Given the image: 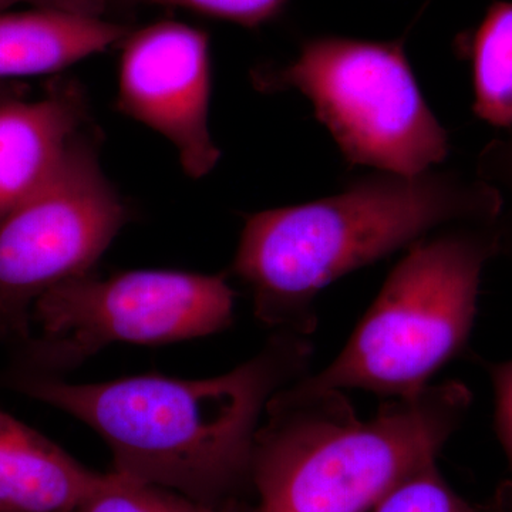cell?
<instances>
[{"label": "cell", "mask_w": 512, "mask_h": 512, "mask_svg": "<svg viewBox=\"0 0 512 512\" xmlns=\"http://www.w3.org/2000/svg\"><path fill=\"white\" fill-rule=\"evenodd\" d=\"M309 336L272 332L262 349L225 375H163L103 383L9 372L6 384L96 431L113 473L211 505L247 501L256 433L279 390L309 375Z\"/></svg>", "instance_id": "obj_1"}, {"label": "cell", "mask_w": 512, "mask_h": 512, "mask_svg": "<svg viewBox=\"0 0 512 512\" xmlns=\"http://www.w3.org/2000/svg\"><path fill=\"white\" fill-rule=\"evenodd\" d=\"M501 195L456 171H376L322 200L251 215L232 262L256 320L272 332L312 335L320 291L456 224H497Z\"/></svg>", "instance_id": "obj_2"}, {"label": "cell", "mask_w": 512, "mask_h": 512, "mask_svg": "<svg viewBox=\"0 0 512 512\" xmlns=\"http://www.w3.org/2000/svg\"><path fill=\"white\" fill-rule=\"evenodd\" d=\"M464 384H429L360 420L342 390L296 380L269 400L252 461L255 512H369L463 423Z\"/></svg>", "instance_id": "obj_3"}, {"label": "cell", "mask_w": 512, "mask_h": 512, "mask_svg": "<svg viewBox=\"0 0 512 512\" xmlns=\"http://www.w3.org/2000/svg\"><path fill=\"white\" fill-rule=\"evenodd\" d=\"M503 251L497 224H456L396 264L348 343L313 383L404 399L466 346L485 265Z\"/></svg>", "instance_id": "obj_4"}, {"label": "cell", "mask_w": 512, "mask_h": 512, "mask_svg": "<svg viewBox=\"0 0 512 512\" xmlns=\"http://www.w3.org/2000/svg\"><path fill=\"white\" fill-rule=\"evenodd\" d=\"M252 82L259 92L296 90L308 97L350 164L417 175L450 151L399 40L316 37L291 63L256 70Z\"/></svg>", "instance_id": "obj_5"}, {"label": "cell", "mask_w": 512, "mask_h": 512, "mask_svg": "<svg viewBox=\"0 0 512 512\" xmlns=\"http://www.w3.org/2000/svg\"><path fill=\"white\" fill-rule=\"evenodd\" d=\"M227 275L143 269L90 274L45 293L32 311L39 328L10 372L62 377L113 343L165 345L214 335L234 320Z\"/></svg>", "instance_id": "obj_6"}, {"label": "cell", "mask_w": 512, "mask_h": 512, "mask_svg": "<svg viewBox=\"0 0 512 512\" xmlns=\"http://www.w3.org/2000/svg\"><path fill=\"white\" fill-rule=\"evenodd\" d=\"M83 131L42 187L0 217V340L32 336L36 302L90 274L130 211Z\"/></svg>", "instance_id": "obj_7"}, {"label": "cell", "mask_w": 512, "mask_h": 512, "mask_svg": "<svg viewBox=\"0 0 512 512\" xmlns=\"http://www.w3.org/2000/svg\"><path fill=\"white\" fill-rule=\"evenodd\" d=\"M120 113L171 141L191 178L210 174L221 158L212 140L210 39L174 20L153 23L123 40Z\"/></svg>", "instance_id": "obj_8"}, {"label": "cell", "mask_w": 512, "mask_h": 512, "mask_svg": "<svg viewBox=\"0 0 512 512\" xmlns=\"http://www.w3.org/2000/svg\"><path fill=\"white\" fill-rule=\"evenodd\" d=\"M87 119L86 93L74 80L36 100L0 96V217L49 180Z\"/></svg>", "instance_id": "obj_9"}, {"label": "cell", "mask_w": 512, "mask_h": 512, "mask_svg": "<svg viewBox=\"0 0 512 512\" xmlns=\"http://www.w3.org/2000/svg\"><path fill=\"white\" fill-rule=\"evenodd\" d=\"M106 478L0 410V512H74Z\"/></svg>", "instance_id": "obj_10"}, {"label": "cell", "mask_w": 512, "mask_h": 512, "mask_svg": "<svg viewBox=\"0 0 512 512\" xmlns=\"http://www.w3.org/2000/svg\"><path fill=\"white\" fill-rule=\"evenodd\" d=\"M128 33L127 26L72 10L0 12V79L62 72Z\"/></svg>", "instance_id": "obj_11"}, {"label": "cell", "mask_w": 512, "mask_h": 512, "mask_svg": "<svg viewBox=\"0 0 512 512\" xmlns=\"http://www.w3.org/2000/svg\"><path fill=\"white\" fill-rule=\"evenodd\" d=\"M474 113L495 127L512 126V3L497 2L471 43Z\"/></svg>", "instance_id": "obj_12"}, {"label": "cell", "mask_w": 512, "mask_h": 512, "mask_svg": "<svg viewBox=\"0 0 512 512\" xmlns=\"http://www.w3.org/2000/svg\"><path fill=\"white\" fill-rule=\"evenodd\" d=\"M74 512H255V505L248 501L204 504L177 491L138 483L110 471L99 490Z\"/></svg>", "instance_id": "obj_13"}, {"label": "cell", "mask_w": 512, "mask_h": 512, "mask_svg": "<svg viewBox=\"0 0 512 512\" xmlns=\"http://www.w3.org/2000/svg\"><path fill=\"white\" fill-rule=\"evenodd\" d=\"M373 512H477L429 464L393 488Z\"/></svg>", "instance_id": "obj_14"}, {"label": "cell", "mask_w": 512, "mask_h": 512, "mask_svg": "<svg viewBox=\"0 0 512 512\" xmlns=\"http://www.w3.org/2000/svg\"><path fill=\"white\" fill-rule=\"evenodd\" d=\"M128 3L178 6L212 18L229 20L245 28H255L274 18L285 0H123Z\"/></svg>", "instance_id": "obj_15"}, {"label": "cell", "mask_w": 512, "mask_h": 512, "mask_svg": "<svg viewBox=\"0 0 512 512\" xmlns=\"http://www.w3.org/2000/svg\"><path fill=\"white\" fill-rule=\"evenodd\" d=\"M477 174L501 195V215L512 218V136L488 144L478 160Z\"/></svg>", "instance_id": "obj_16"}, {"label": "cell", "mask_w": 512, "mask_h": 512, "mask_svg": "<svg viewBox=\"0 0 512 512\" xmlns=\"http://www.w3.org/2000/svg\"><path fill=\"white\" fill-rule=\"evenodd\" d=\"M495 393V424L512 473V360L490 366Z\"/></svg>", "instance_id": "obj_17"}, {"label": "cell", "mask_w": 512, "mask_h": 512, "mask_svg": "<svg viewBox=\"0 0 512 512\" xmlns=\"http://www.w3.org/2000/svg\"><path fill=\"white\" fill-rule=\"evenodd\" d=\"M107 0H0V12L18 5H30L32 8H53L72 10V12L101 15L106 9Z\"/></svg>", "instance_id": "obj_18"}]
</instances>
